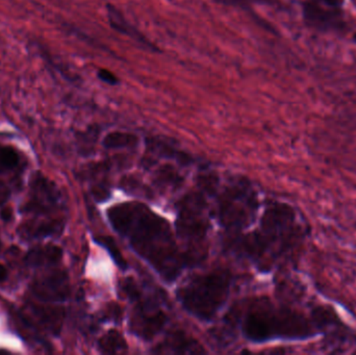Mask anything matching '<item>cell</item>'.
<instances>
[{
  "mask_svg": "<svg viewBox=\"0 0 356 355\" xmlns=\"http://www.w3.org/2000/svg\"><path fill=\"white\" fill-rule=\"evenodd\" d=\"M300 237L301 226L294 210L286 204H276L266 210L259 231L246 240L245 247L259 260L274 258L288 251Z\"/></svg>",
  "mask_w": 356,
  "mask_h": 355,
  "instance_id": "3",
  "label": "cell"
},
{
  "mask_svg": "<svg viewBox=\"0 0 356 355\" xmlns=\"http://www.w3.org/2000/svg\"><path fill=\"white\" fill-rule=\"evenodd\" d=\"M63 252L60 248L54 245L41 246L35 248L27 254L25 263L29 266L46 267L50 265H56L62 258Z\"/></svg>",
  "mask_w": 356,
  "mask_h": 355,
  "instance_id": "11",
  "label": "cell"
},
{
  "mask_svg": "<svg viewBox=\"0 0 356 355\" xmlns=\"http://www.w3.org/2000/svg\"><path fill=\"white\" fill-rule=\"evenodd\" d=\"M108 20H110L113 28L116 29L119 33L129 35V37L133 38L136 41L140 42V43L145 45L146 47H149L150 49H154L152 43L148 42L146 38H144L142 33H140L137 29L134 28V27L125 20L124 17L122 16V14H121L117 8H115L113 6H108Z\"/></svg>",
  "mask_w": 356,
  "mask_h": 355,
  "instance_id": "13",
  "label": "cell"
},
{
  "mask_svg": "<svg viewBox=\"0 0 356 355\" xmlns=\"http://www.w3.org/2000/svg\"><path fill=\"white\" fill-rule=\"evenodd\" d=\"M242 331L250 341L265 342L280 338L307 337L312 327L303 313L259 300L247 311Z\"/></svg>",
  "mask_w": 356,
  "mask_h": 355,
  "instance_id": "2",
  "label": "cell"
},
{
  "mask_svg": "<svg viewBox=\"0 0 356 355\" xmlns=\"http://www.w3.org/2000/svg\"><path fill=\"white\" fill-rule=\"evenodd\" d=\"M177 225L180 239L192 247L204 240L209 229V221L207 204L200 194H190L180 201Z\"/></svg>",
  "mask_w": 356,
  "mask_h": 355,
  "instance_id": "6",
  "label": "cell"
},
{
  "mask_svg": "<svg viewBox=\"0 0 356 355\" xmlns=\"http://www.w3.org/2000/svg\"><path fill=\"white\" fill-rule=\"evenodd\" d=\"M115 231L127 240L161 277L173 281L181 273L186 258L178 249L170 225L140 202L117 204L108 210Z\"/></svg>",
  "mask_w": 356,
  "mask_h": 355,
  "instance_id": "1",
  "label": "cell"
},
{
  "mask_svg": "<svg viewBox=\"0 0 356 355\" xmlns=\"http://www.w3.org/2000/svg\"><path fill=\"white\" fill-rule=\"evenodd\" d=\"M138 138L133 133H108L104 140V146L106 148H124L135 146L137 144Z\"/></svg>",
  "mask_w": 356,
  "mask_h": 355,
  "instance_id": "16",
  "label": "cell"
},
{
  "mask_svg": "<svg viewBox=\"0 0 356 355\" xmlns=\"http://www.w3.org/2000/svg\"><path fill=\"white\" fill-rule=\"evenodd\" d=\"M100 352L106 354H118L127 352V344L124 338L116 331H108L100 339Z\"/></svg>",
  "mask_w": 356,
  "mask_h": 355,
  "instance_id": "15",
  "label": "cell"
},
{
  "mask_svg": "<svg viewBox=\"0 0 356 355\" xmlns=\"http://www.w3.org/2000/svg\"><path fill=\"white\" fill-rule=\"evenodd\" d=\"M303 13L307 22L321 31H336L344 26L343 0H305Z\"/></svg>",
  "mask_w": 356,
  "mask_h": 355,
  "instance_id": "8",
  "label": "cell"
},
{
  "mask_svg": "<svg viewBox=\"0 0 356 355\" xmlns=\"http://www.w3.org/2000/svg\"><path fill=\"white\" fill-rule=\"evenodd\" d=\"M58 204L60 193L56 185L42 175L37 174L33 176L31 183V198L23 206V210L43 214L58 208Z\"/></svg>",
  "mask_w": 356,
  "mask_h": 355,
  "instance_id": "9",
  "label": "cell"
},
{
  "mask_svg": "<svg viewBox=\"0 0 356 355\" xmlns=\"http://www.w3.org/2000/svg\"><path fill=\"white\" fill-rule=\"evenodd\" d=\"M62 231V224L58 221H40L23 225L21 233L25 238H44L54 236Z\"/></svg>",
  "mask_w": 356,
  "mask_h": 355,
  "instance_id": "14",
  "label": "cell"
},
{
  "mask_svg": "<svg viewBox=\"0 0 356 355\" xmlns=\"http://www.w3.org/2000/svg\"><path fill=\"white\" fill-rule=\"evenodd\" d=\"M33 292L45 302H62L68 295V279L60 271L48 273L33 283Z\"/></svg>",
  "mask_w": 356,
  "mask_h": 355,
  "instance_id": "10",
  "label": "cell"
},
{
  "mask_svg": "<svg viewBox=\"0 0 356 355\" xmlns=\"http://www.w3.org/2000/svg\"><path fill=\"white\" fill-rule=\"evenodd\" d=\"M6 277H8V270L3 265L0 264V283L6 281Z\"/></svg>",
  "mask_w": 356,
  "mask_h": 355,
  "instance_id": "21",
  "label": "cell"
},
{
  "mask_svg": "<svg viewBox=\"0 0 356 355\" xmlns=\"http://www.w3.org/2000/svg\"><path fill=\"white\" fill-rule=\"evenodd\" d=\"M158 181L163 183H177L179 181V176H177V172L172 168H163L159 173Z\"/></svg>",
  "mask_w": 356,
  "mask_h": 355,
  "instance_id": "18",
  "label": "cell"
},
{
  "mask_svg": "<svg viewBox=\"0 0 356 355\" xmlns=\"http://www.w3.org/2000/svg\"><path fill=\"white\" fill-rule=\"evenodd\" d=\"M98 77L104 83H110V85H116L118 83L116 75L113 74L111 71L106 70V69H102V70L98 71Z\"/></svg>",
  "mask_w": 356,
  "mask_h": 355,
  "instance_id": "19",
  "label": "cell"
},
{
  "mask_svg": "<svg viewBox=\"0 0 356 355\" xmlns=\"http://www.w3.org/2000/svg\"><path fill=\"white\" fill-rule=\"evenodd\" d=\"M10 192L8 189V185H4L2 181H0V206L6 204L10 198Z\"/></svg>",
  "mask_w": 356,
  "mask_h": 355,
  "instance_id": "20",
  "label": "cell"
},
{
  "mask_svg": "<svg viewBox=\"0 0 356 355\" xmlns=\"http://www.w3.org/2000/svg\"><path fill=\"white\" fill-rule=\"evenodd\" d=\"M20 164V156L10 146H0V174L14 170Z\"/></svg>",
  "mask_w": 356,
  "mask_h": 355,
  "instance_id": "17",
  "label": "cell"
},
{
  "mask_svg": "<svg viewBox=\"0 0 356 355\" xmlns=\"http://www.w3.org/2000/svg\"><path fill=\"white\" fill-rule=\"evenodd\" d=\"M204 350L194 340L186 337L184 333L171 335L161 345L160 352H172V354H202Z\"/></svg>",
  "mask_w": 356,
  "mask_h": 355,
  "instance_id": "12",
  "label": "cell"
},
{
  "mask_svg": "<svg viewBox=\"0 0 356 355\" xmlns=\"http://www.w3.org/2000/svg\"><path fill=\"white\" fill-rule=\"evenodd\" d=\"M230 283L226 271L196 275L178 290V300L186 312L199 320H211L227 302Z\"/></svg>",
  "mask_w": 356,
  "mask_h": 355,
  "instance_id": "4",
  "label": "cell"
},
{
  "mask_svg": "<svg viewBox=\"0 0 356 355\" xmlns=\"http://www.w3.org/2000/svg\"><path fill=\"white\" fill-rule=\"evenodd\" d=\"M125 291L137 302L131 316V331L144 340L156 337L166 324V315L156 304L141 300L139 291L131 281H127Z\"/></svg>",
  "mask_w": 356,
  "mask_h": 355,
  "instance_id": "7",
  "label": "cell"
},
{
  "mask_svg": "<svg viewBox=\"0 0 356 355\" xmlns=\"http://www.w3.org/2000/svg\"><path fill=\"white\" fill-rule=\"evenodd\" d=\"M257 208L254 192L245 183H238L227 188L220 198V220L227 229H242L250 224Z\"/></svg>",
  "mask_w": 356,
  "mask_h": 355,
  "instance_id": "5",
  "label": "cell"
}]
</instances>
